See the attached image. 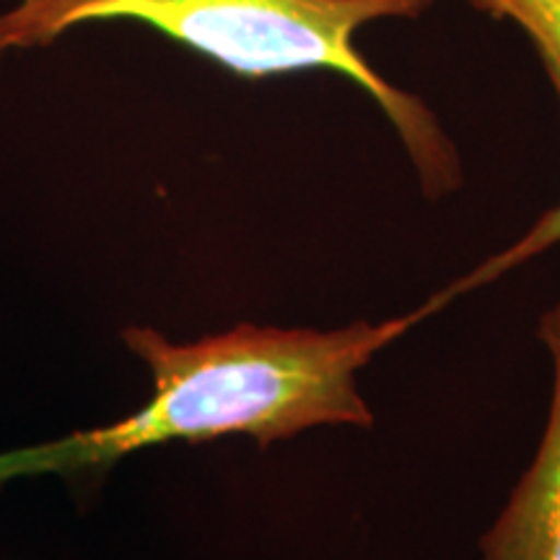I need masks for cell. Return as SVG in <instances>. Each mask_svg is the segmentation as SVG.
I'll use <instances>...</instances> for the list:
<instances>
[{
  "mask_svg": "<svg viewBox=\"0 0 560 560\" xmlns=\"http://www.w3.org/2000/svg\"><path fill=\"white\" fill-rule=\"evenodd\" d=\"M444 306L436 293L405 317L353 322L330 332L240 325L195 342L132 327L125 342L151 369V400L102 429L0 454V482L37 472H102L170 441L200 444L242 433L270 446L317 425L371 429L374 416L359 392V371Z\"/></svg>",
  "mask_w": 560,
  "mask_h": 560,
  "instance_id": "6da1fadb",
  "label": "cell"
},
{
  "mask_svg": "<svg viewBox=\"0 0 560 560\" xmlns=\"http://www.w3.org/2000/svg\"><path fill=\"white\" fill-rule=\"evenodd\" d=\"M433 0H19L0 13V55L34 50L94 21H140L249 79L325 68L374 96L416 161L425 192L459 185V161L416 96L395 89L355 50V32L416 16Z\"/></svg>",
  "mask_w": 560,
  "mask_h": 560,
  "instance_id": "7a4b0ae2",
  "label": "cell"
},
{
  "mask_svg": "<svg viewBox=\"0 0 560 560\" xmlns=\"http://www.w3.org/2000/svg\"><path fill=\"white\" fill-rule=\"evenodd\" d=\"M540 340L550 350L552 402L529 470L480 540V560H560V301L540 319Z\"/></svg>",
  "mask_w": 560,
  "mask_h": 560,
  "instance_id": "3957f363",
  "label": "cell"
},
{
  "mask_svg": "<svg viewBox=\"0 0 560 560\" xmlns=\"http://www.w3.org/2000/svg\"><path fill=\"white\" fill-rule=\"evenodd\" d=\"M537 50H540V58L545 62V70H548V75H550L552 89H556L560 96V55L556 50H550V47H537ZM558 242H560V206L548 210V213H545L542 219L522 236V240H516L514 244H511L509 249H503L501 255H493L488 262H482L478 270H472L470 276L459 278L457 283H452L450 289L441 293V296H444L446 304H450L452 299L462 296V293L480 289V285L490 283V280L506 276L509 270L520 268L522 262L542 255L545 249H550L552 244H558Z\"/></svg>",
  "mask_w": 560,
  "mask_h": 560,
  "instance_id": "277c9868",
  "label": "cell"
},
{
  "mask_svg": "<svg viewBox=\"0 0 560 560\" xmlns=\"http://www.w3.org/2000/svg\"><path fill=\"white\" fill-rule=\"evenodd\" d=\"M480 11L520 24L535 47H550L560 55V0H470Z\"/></svg>",
  "mask_w": 560,
  "mask_h": 560,
  "instance_id": "5b68a950",
  "label": "cell"
}]
</instances>
